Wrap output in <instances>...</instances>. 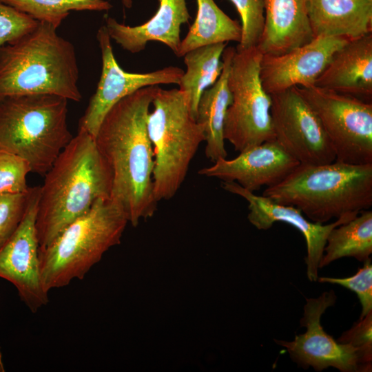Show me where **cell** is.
Listing matches in <instances>:
<instances>
[{
  "label": "cell",
  "instance_id": "3",
  "mask_svg": "<svg viewBox=\"0 0 372 372\" xmlns=\"http://www.w3.org/2000/svg\"><path fill=\"white\" fill-rule=\"evenodd\" d=\"M56 30L39 22L29 32L0 46V99L41 94L81 101L75 48Z\"/></svg>",
  "mask_w": 372,
  "mask_h": 372
},
{
  "label": "cell",
  "instance_id": "7",
  "mask_svg": "<svg viewBox=\"0 0 372 372\" xmlns=\"http://www.w3.org/2000/svg\"><path fill=\"white\" fill-rule=\"evenodd\" d=\"M147 118L154 154V192L156 200H169L184 182L200 143L203 127L192 116L185 94L179 89L159 87Z\"/></svg>",
  "mask_w": 372,
  "mask_h": 372
},
{
  "label": "cell",
  "instance_id": "8",
  "mask_svg": "<svg viewBox=\"0 0 372 372\" xmlns=\"http://www.w3.org/2000/svg\"><path fill=\"white\" fill-rule=\"evenodd\" d=\"M262 56L257 46L236 49L229 70L228 85L232 101L226 113L224 138L239 152L275 140L271 97L260 76Z\"/></svg>",
  "mask_w": 372,
  "mask_h": 372
},
{
  "label": "cell",
  "instance_id": "31",
  "mask_svg": "<svg viewBox=\"0 0 372 372\" xmlns=\"http://www.w3.org/2000/svg\"><path fill=\"white\" fill-rule=\"evenodd\" d=\"M338 342L348 343L358 349L366 371H371L372 360V311L344 332Z\"/></svg>",
  "mask_w": 372,
  "mask_h": 372
},
{
  "label": "cell",
  "instance_id": "32",
  "mask_svg": "<svg viewBox=\"0 0 372 372\" xmlns=\"http://www.w3.org/2000/svg\"><path fill=\"white\" fill-rule=\"evenodd\" d=\"M0 371L1 372L5 371L4 364L2 360V353H1V347H0Z\"/></svg>",
  "mask_w": 372,
  "mask_h": 372
},
{
  "label": "cell",
  "instance_id": "21",
  "mask_svg": "<svg viewBox=\"0 0 372 372\" xmlns=\"http://www.w3.org/2000/svg\"><path fill=\"white\" fill-rule=\"evenodd\" d=\"M235 52V48H225L222 54L223 68L221 74L211 87L203 92L198 104L196 120L204 130L205 156L214 163L227 156L224 123L232 101L228 77Z\"/></svg>",
  "mask_w": 372,
  "mask_h": 372
},
{
  "label": "cell",
  "instance_id": "6",
  "mask_svg": "<svg viewBox=\"0 0 372 372\" xmlns=\"http://www.w3.org/2000/svg\"><path fill=\"white\" fill-rule=\"evenodd\" d=\"M68 101L41 94L0 99V152L21 157L31 172L44 176L73 137Z\"/></svg>",
  "mask_w": 372,
  "mask_h": 372
},
{
  "label": "cell",
  "instance_id": "14",
  "mask_svg": "<svg viewBox=\"0 0 372 372\" xmlns=\"http://www.w3.org/2000/svg\"><path fill=\"white\" fill-rule=\"evenodd\" d=\"M349 40L342 37H318L280 55L262 54L260 76L264 89L272 95L293 87L314 85L333 54Z\"/></svg>",
  "mask_w": 372,
  "mask_h": 372
},
{
  "label": "cell",
  "instance_id": "25",
  "mask_svg": "<svg viewBox=\"0 0 372 372\" xmlns=\"http://www.w3.org/2000/svg\"><path fill=\"white\" fill-rule=\"evenodd\" d=\"M39 22L57 29L70 11L108 10L112 5L107 0H0Z\"/></svg>",
  "mask_w": 372,
  "mask_h": 372
},
{
  "label": "cell",
  "instance_id": "5",
  "mask_svg": "<svg viewBox=\"0 0 372 372\" xmlns=\"http://www.w3.org/2000/svg\"><path fill=\"white\" fill-rule=\"evenodd\" d=\"M128 222L123 207L112 198H99L48 245L39 247L44 289L82 280L110 248L121 242Z\"/></svg>",
  "mask_w": 372,
  "mask_h": 372
},
{
  "label": "cell",
  "instance_id": "4",
  "mask_svg": "<svg viewBox=\"0 0 372 372\" xmlns=\"http://www.w3.org/2000/svg\"><path fill=\"white\" fill-rule=\"evenodd\" d=\"M262 196L299 209L313 223L353 219L372 206V163L300 164Z\"/></svg>",
  "mask_w": 372,
  "mask_h": 372
},
{
  "label": "cell",
  "instance_id": "19",
  "mask_svg": "<svg viewBox=\"0 0 372 372\" xmlns=\"http://www.w3.org/2000/svg\"><path fill=\"white\" fill-rule=\"evenodd\" d=\"M264 1L265 27L257 45L263 55H280L314 39L309 19V0Z\"/></svg>",
  "mask_w": 372,
  "mask_h": 372
},
{
  "label": "cell",
  "instance_id": "17",
  "mask_svg": "<svg viewBox=\"0 0 372 372\" xmlns=\"http://www.w3.org/2000/svg\"><path fill=\"white\" fill-rule=\"evenodd\" d=\"M314 85L371 102L372 32L336 51Z\"/></svg>",
  "mask_w": 372,
  "mask_h": 372
},
{
  "label": "cell",
  "instance_id": "18",
  "mask_svg": "<svg viewBox=\"0 0 372 372\" xmlns=\"http://www.w3.org/2000/svg\"><path fill=\"white\" fill-rule=\"evenodd\" d=\"M156 14L147 22L136 26L118 23L106 17L105 28L111 39L131 52L143 50L149 41L165 44L176 55L180 44V27L190 16L186 0H159Z\"/></svg>",
  "mask_w": 372,
  "mask_h": 372
},
{
  "label": "cell",
  "instance_id": "22",
  "mask_svg": "<svg viewBox=\"0 0 372 372\" xmlns=\"http://www.w3.org/2000/svg\"><path fill=\"white\" fill-rule=\"evenodd\" d=\"M198 11L194 23L181 40L176 56H183L195 48L218 43L240 42L241 26L231 19L214 0H196Z\"/></svg>",
  "mask_w": 372,
  "mask_h": 372
},
{
  "label": "cell",
  "instance_id": "12",
  "mask_svg": "<svg viewBox=\"0 0 372 372\" xmlns=\"http://www.w3.org/2000/svg\"><path fill=\"white\" fill-rule=\"evenodd\" d=\"M96 39L101 52V76L96 91L90 97L79 123V129L87 132L94 138L107 112L121 99L147 86L178 85L184 74L181 68L175 66L147 73L126 72L115 59L111 39L105 25L98 30Z\"/></svg>",
  "mask_w": 372,
  "mask_h": 372
},
{
  "label": "cell",
  "instance_id": "15",
  "mask_svg": "<svg viewBox=\"0 0 372 372\" xmlns=\"http://www.w3.org/2000/svg\"><path fill=\"white\" fill-rule=\"evenodd\" d=\"M222 187L232 194L245 199L249 205V221L258 229L267 230L274 223L282 222L289 224L302 233L307 243V276L309 281L316 282L318 278L320 262L324 254L327 238L335 227L351 219L342 218L334 222L323 225L307 219L298 208L287 205L279 204L253 192L242 188L237 183L222 182Z\"/></svg>",
  "mask_w": 372,
  "mask_h": 372
},
{
  "label": "cell",
  "instance_id": "2",
  "mask_svg": "<svg viewBox=\"0 0 372 372\" xmlns=\"http://www.w3.org/2000/svg\"><path fill=\"white\" fill-rule=\"evenodd\" d=\"M112 173L94 138L78 129L44 175L35 227L39 247L48 245L99 198H111Z\"/></svg>",
  "mask_w": 372,
  "mask_h": 372
},
{
  "label": "cell",
  "instance_id": "28",
  "mask_svg": "<svg viewBox=\"0 0 372 372\" xmlns=\"http://www.w3.org/2000/svg\"><path fill=\"white\" fill-rule=\"evenodd\" d=\"M30 172V166L25 159L0 152V194L27 192L30 187L26 177Z\"/></svg>",
  "mask_w": 372,
  "mask_h": 372
},
{
  "label": "cell",
  "instance_id": "10",
  "mask_svg": "<svg viewBox=\"0 0 372 372\" xmlns=\"http://www.w3.org/2000/svg\"><path fill=\"white\" fill-rule=\"evenodd\" d=\"M274 139L300 164L332 163L335 155L317 114L297 87L272 94Z\"/></svg>",
  "mask_w": 372,
  "mask_h": 372
},
{
  "label": "cell",
  "instance_id": "11",
  "mask_svg": "<svg viewBox=\"0 0 372 372\" xmlns=\"http://www.w3.org/2000/svg\"><path fill=\"white\" fill-rule=\"evenodd\" d=\"M334 291L323 292L318 298H306L301 327L305 333L292 341L275 340L288 352L291 359L304 369L309 366L316 371L334 367L341 372L366 371L358 349L348 343L336 342L321 324V317L327 309L335 304Z\"/></svg>",
  "mask_w": 372,
  "mask_h": 372
},
{
  "label": "cell",
  "instance_id": "13",
  "mask_svg": "<svg viewBox=\"0 0 372 372\" xmlns=\"http://www.w3.org/2000/svg\"><path fill=\"white\" fill-rule=\"evenodd\" d=\"M40 186L31 187L25 215L10 238L0 248V278L11 282L21 300L37 313L49 302L44 289L35 227Z\"/></svg>",
  "mask_w": 372,
  "mask_h": 372
},
{
  "label": "cell",
  "instance_id": "29",
  "mask_svg": "<svg viewBox=\"0 0 372 372\" xmlns=\"http://www.w3.org/2000/svg\"><path fill=\"white\" fill-rule=\"evenodd\" d=\"M362 268L348 278H338L318 277L320 282L336 284L355 292L362 305V313L359 319L372 311V264L371 258L364 262Z\"/></svg>",
  "mask_w": 372,
  "mask_h": 372
},
{
  "label": "cell",
  "instance_id": "27",
  "mask_svg": "<svg viewBox=\"0 0 372 372\" xmlns=\"http://www.w3.org/2000/svg\"><path fill=\"white\" fill-rule=\"evenodd\" d=\"M30 189L23 193L0 194V248L21 223L29 201Z\"/></svg>",
  "mask_w": 372,
  "mask_h": 372
},
{
  "label": "cell",
  "instance_id": "24",
  "mask_svg": "<svg viewBox=\"0 0 372 372\" xmlns=\"http://www.w3.org/2000/svg\"><path fill=\"white\" fill-rule=\"evenodd\" d=\"M371 254L372 211L366 209L330 231L320 268L343 257H353L364 262Z\"/></svg>",
  "mask_w": 372,
  "mask_h": 372
},
{
  "label": "cell",
  "instance_id": "33",
  "mask_svg": "<svg viewBox=\"0 0 372 372\" xmlns=\"http://www.w3.org/2000/svg\"><path fill=\"white\" fill-rule=\"evenodd\" d=\"M122 1L126 8H130L132 7V0H122Z\"/></svg>",
  "mask_w": 372,
  "mask_h": 372
},
{
  "label": "cell",
  "instance_id": "20",
  "mask_svg": "<svg viewBox=\"0 0 372 372\" xmlns=\"http://www.w3.org/2000/svg\"><path fill=\"white\" fill-rule=\"evenodd\" d=\"M308 14L314 38L372 32V0H309Z\"/></svg>",
  "mask_w": 372,
  "mask_h": 372
},
{
  "label": "cell",
  "instance_id": "16",
  "mask_svg": "<svg viewBox=\"0 0 372 372\" xmlns=\"http://www.w3.org/2000/svg\"><path fill=\"white\" fill-rule=\"evenodd\" d=\"M299 165L276 140H271L240 152L234 158H219L198 174L223 182L234 181L254 192L281 182Z\"/></svg>",
  "mask_w": 372,
  "mask_h": 372
},
{
  "label": "cell",
  "instance_id": "26",
  "mask_svg": "<svg viewBox=\"0 0 372 372\" xmlns=\"http://www.w3.org/2000/svg\"><path fill=\"white\" fill-rule=\"evenodd\" d=\"M241 19V38L236 50L257 46L265 27L264 0H230Z\"/></svg>",
  "mask_w": 372,
  "mask_h": 372
},
{
  "label": "cell",
  "instance_id": "23",
  "mask_svg": "<svg viewBox=\"0 0 372 372\" xmlns=\"http://www.w3.org/2000/svg\"><path fill=\"white\" fill-rule=\"evenodd\" d=\"M227 43L201 46L183 56L187 70L180 78L178 89L185 94L191 113L195 118L201 94L221 74L223 68L221 58Z\"/></svg>",
  "mask_w": 372,
  "mask_h": 372
},
{
  "label": "cell",
  "instance_id": "30",
  "mask_svg": "<svg viewBox=\"0 0 372 372\" xmlns=\"http://www.w3.org/2000/svg\"><path fill=\"white\" fill-rule=\"evenodd\" d=\"M39 21L0 1V46L33 30Z\"/></svg>",
  "mask_w": 372,
  "mask_h": 372
},
{
  "label": "cell",
  "instance_id": "9",
  "mask_svg": "<svg viewBox=\"0 0 372 372\" xmlns=\"http://www.w3.org/2000/svg\"><path fill=\"white\" fill-rule=\"evenodd\" d=\"M297 87L319 118L335 161L372 163V103L316 85Z\"/></svg>",
  "mask_w": 372,
  "mask_h": 372
},
{
  "label": "cell",
  "instance_id": "1",
  "mask_svg": "<svg viewBox=\"0 0 372 372\" xmlns=\"http://www.w3.org/2000/svg\"><path fill=\"white\" fill-rule=\"evenodd\" d=\"M159 88H141L114 105L94 137L112 173L111 198L136 227L153 216L158 201L154 192V154L147 131L149 107Z\"/></svg>",
  "mask_w": 372,
  "mask_h": 372
}]
</instances>
